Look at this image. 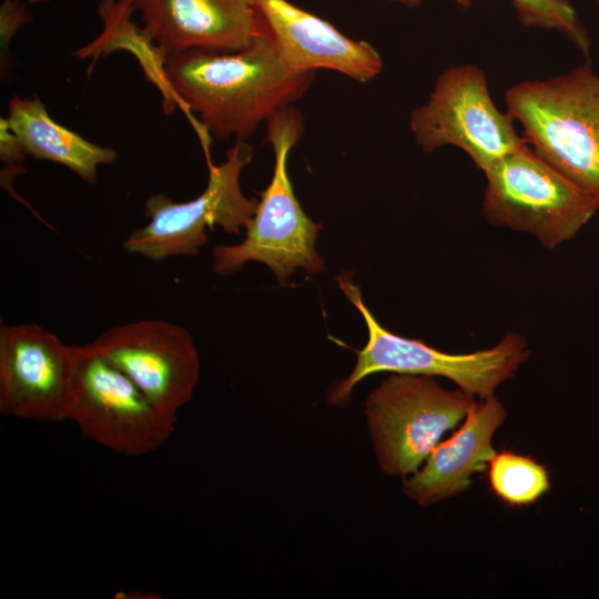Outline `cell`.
I'll use <instances>...</instances> for the list:
<instances>
[{
    "label": "cell",
    "instance_id": "obj_1",
    "mask_svg": "<svg viewBox=\"0 0 599 599\" xmlns=\"http://www.w3.org/2000/svg\"><path fill=\"white\" fill-rule=\"evenodd\" d=\"M164 75L177 102L221 141H246L262 122L300 100L315 78L313 71L286 67L258 35L234 53L191 49L171 54Z\"/></svg>",
    "mask_w": 599,
    "mask_h": 599
},
{
    "label": "cell",
    "instance_id": "obj_2",
    "mask_svg": "<svg viewBox=\"0 0 599 599\" xmlns=\"http://www.w3.org/2000/svg\"><path fill=\"white\" fill-rule=\"evenodd\" d=\"M507 112L541 159L599 197V75L589 63L505 92Z\"/></svg>",
    "mask_w": 599,
    "mask_h": 599
},
{
    "label": "cell",
    "instance_id": "obj_3",
    "mask_svg": "<svg viewBox=\"0 0 599 599\" xmlns=\"http://www.w3.org/2000/svg\"><path fill=\"white\" fill-rule=\"evenodd\" d=\"M304 119L294 106H287L266 121L265 142L274 153L270 184L261 192L255 213L246 227L245 238L236 245H216L212 251L213 268L219 275L241 271L247 262L268 266L280 284H285L296 268L319 274L324 264L316 251L322 225L314 222L295 196L287 171L292 149L304 134Z\"/></svg>",
    "mask_w": 599,
    "mask_h": 599
},
{
    "label": "cell",
    "instance_id": "obj_4",
    "mask_svg": "<svg viewBox=\"0 0 599 599\" xmlns=\"http://www.w3.org/2000/svg\"><path fill=\"white\" fill-rule=\"evenodd\" d=\"M336 281L347 300L362 314L368 339L357 352L351 374L328 388L325 398L331 405L344 406L359 382L380 372L446 377L464 392L479 399L487 398L494 396L496 388L511 378L529 357L525 338L514 332L507 333L490 348L467 354L441 352L423 341L403 337L386 329L375 318L351 273L342 272Z\"/></svg>",
    "mask_w": 599,
    "mask_h": 599
},
{
    "label": "cell",
    "instance_id": "obj_5",
    "mask_svg": "<svg viewBox=\"0 0 599 599\" xmlns=\"http://www.w3.org/2000/svg\"><path fill=\"white\" fill-rule=\"evenodd\" d=\"M483 211L496 226L554 248L571 240L599 210V197L569 180L527 143L486 172Z\"/></svg>",
    "mask_w": 599,
    "mask_h": 599
},
{
    "label": "cell",
    "instance_id": "obj_6",
    "mask_svg": "<svg viewBox=\"0 0 599 599\" xmlns=\"http://www.w3.org/2000/svg\"><path fill=\"white\" fill-rule=\"evenodd\" d=\"M475 396L441 387L429 375L394 373L373 389L364 414L385 475L416 473L444 433L465 418Z\"/></svg>",
    "mask_w": 599,
    "mask_h": 599
},
{
    "label": "cell",
    "instance_id": "obj_7",
    "mask_svg": "<svg viewBox=\"0 0 599 599\" xmlns=\"http://www.w3.org/2000/svg\"><path fill=\"white\" fill-rule=\"evenodd\" d=\"M252 159L253 148L246 141H235L224 162L207 165L209 181L197 197L174 202L163 193L149 196L143 211L149 222L130 233L123 241V250L162 262L197 254L207 242L206 229L214 225L240 236L258 203L246 197L240 184L241 173Z\"/></svg>",
    "mask_w": 599,
    "mask_h": 599
},
{
    "label": "cell",
    "instance_id": "obj_8",
    "mask_svg": "<svg viewBox=\"0 0 599 599\" xmlns=\"http://www.w3.org/2000/svg\"><path fill=\"white\" fill-rule=\"evenodd\" d=\"M68 420L83 437L128 457L148 455L173 435L176 416L156 407L91 343L73 345Z\"/></svg>",
    "mask_w": 599,
    "mask_h": 599
},
{
    "label": "cell",
    "instance_id": "obj_9",
    "mask_svg": "<svg viewBox=\"0 0 599 599\" xmlns=\"http://www.w3.org/2000/svg\"><path fill=\"white\" fill-rule=\"evenodd\" d=\"M409 129L424 152L454 145L483 172L525 143L510 114L495 105L486 74L473 64L437 77L426 103L412 112Z\"/></svg>",
    "mask_w": 599,
    "mask_h": 599
},
{
    "label": "cell",
    "instance_id": "obj_10",
    "mask_svg": "<svg viewBox=\"0 0 599 599\" xmlns=\"http://www.w3.org/2000/svg\"><path fill=\"white\" fill-rule=\"evenodd\" d=\"M163 412L176 413L193 396L200 357L192 335L164 319H140L108 328L92 343Z\"/></svg>",
    "mask_w": 599,
    "mask_h": 599
},
{
    "label": "cell",
    "instance_id": "obj_11",
    "mask_svg": "<svg viewBox=\"0 0 599 599\" xmlns=\"http://www.w3.org/2000/svg\"><path fill=\"white\" fill-rule=\"evenodd\" d=\"M73 345L35 323L0 327V412L41 423L68 420Z\"/></svg>",
    "mask_w": 599,
    "mask_h": 599
},
{
    "label": "cell",
    "instance_id": "obj_12",
    "mask_svg": "<svg viewBox=\"0 0 599 599\" xmlns=\"http://www.w3.org/2000/svg\"><path fill=\"white\" fill-rule=\"evenodd\" d=\"M255 35L264 38L294 71L326 69L367 83L383 70L378 51L290 0H253Z\"/></svg>",
    "mask_w": 599,
    "mask_h": 599
},
{
    "label": "cell",
    "instance_id": "obj_13",
    "mask_svg": "<svg viewBox=\"0 0 599 599\" xmlns=\"http://www.w3.org/2000/svg\"><path fill=\"white\" fill-rule=\"evenodd\" d=\"M143 30L165 55L197 49L234 53L255 38L253 0H132Z\"/></svg>",
    "mask_w": 599,
    "mask_h": 599
},
{
    "label": "cell",
    "instance_id": "obj_14",
    "mask_svg": "<svg viewBox=\"0 0 599 599\" xmlns=\"http://www.w3.org/2000/svg\"><path fill=\"white\" fill-rule=\"evenodd\" d=\"M505 418L506 409L495 395L475 400L460 428L438 443L424 467L403 481L405 496L428 507L466 491L471 476L495 456L491 438Z\"/></svg>",
    "mask_w": 599,
    "mask_h": 599
},
{
    "label": "cell",
    "instance_id": "obj_15",
    "mask_svg": "<svg viewBox=\"0 0 599 599\" xmlns=\"http://www.w3.org/2000/svg\"><path fill=\"white\" fill-rule=\"evenodd\" d=\"M8 106L7 122L27 155L59 163L88 184L95 183L99 165L112 164L119 156L115 150L92 143L55 122L35 97L13 95Z\"/></svg>",
    "mask_w": 599,
    "mask_h": 599
},
{
    "label": "cell",
    "instance_id": "obj_16",
    "mask_svg": "<svg viewBox=\"0 0 599 599\" xmlns=\"http://www.w3.org/2000/svg\"><path fill=\"white\" fill-rule=\"evenodd\" d=\"M488 476L495 495L515 507L534 504L550 488L544 465L508 450L495 454L488 464Z\"/></svg>",
    "mask_w": 599,
    "mask_h": 599
},
{
    "label": "cell",
    "instance_id": "obj_17",
    "mask_svg": "<svg viewBox=\"0 0 599 599\" xmlns=\"http://www.w3.org/2000/svg\"><path fill=\"white\" fill-rule=\"evenodd\" d=\"M511 4L524 27L555 30L589 55L591 39L569 0H511Z\"/></svg>",
    "mask_w": 599,
    "mask_h": 599
},
{
    "label": "cell",
    "instance_id": "obj_18",
    "mask_svg": "<svg viewBox=\"0 0 599 599\" xmlns=\"http://www.w3.org/2000/svg\"><path fill=\"white\" fill-rule=\"evenodd\" d=\"M32 20L27 8L17 0H6L0 7L1 77L8 78L11 67L9 43L21 26Z\"/></svg>",
    "mask_w": 599,
    "mask_h": 599
},
{
    "label": "cell",
    "instance_id": "obj_19",
    "mask_svg": "<svg viewBox=\"0 0 599 599\" xmlns=\"http://www.w3.org/2000/svg\"><path fill=\"white\" fill-rule=\"evenodd\" d=\"M27 156L24 148L11 131L7 119H0V160L7 166H20Z\"/></svg>",
    "mask_w": 599,
    "mask_h": 599
},
{
    "label": "cell",
    "instance_id": "obj_20",
    "mask_svg": "<svg viewBox=\"0 0 599 599\" xmlns=\"http://www.w3.org/2000/svg\"><path fill=\"white\" fill-rule=\"evenodd\" d=\"M394 1L400 2L404 6L412 7V6L419 4L424 0H394ZM453 1L463 8H469L471 6V0H453Z\"/></svg>",
    "mask_w": 599,
    "mask_h": 599
},
{
    "label": "cell",
    "instance_id": "obj_21",
    "mask_svg": "<svg viewBox=\"0 0 599 599\" xmlns=\"http://www.w3.org/2000/svg\"><path fill=\"white\" fill-rule=\"evenodd\" d=\"M29 2L31 3H38V2H43V1H48V0H28Z\"/></svg>",
    "mask_w": 599,
    "mask_h": 599
},
{
    "label": "cell",
    "instance_id": "obj_22",
    "mask_svg": "<svg viewBox=\"0 0 599 599\" xmlns=\"http://www.w3.org/2000/svg\"><path fill=\"white\" fill-rule=\"evenodd\" d=\"M596 3L599 6V0H596Z\"/></svg>",
    "mask_w": 599,
    "mask_h": 599
}]
</instances>
